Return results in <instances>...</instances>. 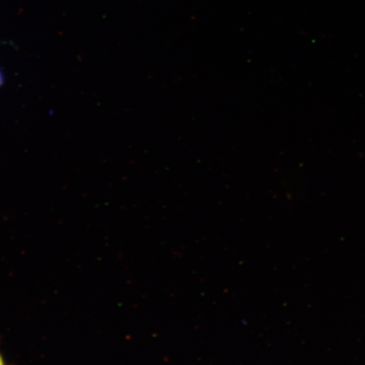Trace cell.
Instances as JSON below:
<instances>
[{
    "label": "cell",
    "mask_w": 365,
    "mask_h": 365,
    "mask_svg": "<svg viewBox=\"0 0 365 365\" xmlns=\"http://www.w3.org/2000/svg\"><path fill=\"white\" fill-rule=\"evenodd\" d=\"M4 81V79L3 73H2L1 70H0V88H1V86H3Z\"/></svg>",
    "instance_id": "1"
},
{
    "label": "cell",
    "mask_w": 365,
    "mask_h": 365,
    "mask_svg": "<svg viewBox=\"0 0 365 365\" xmlns=\"http://www.w3.org/2000/svg\"><path fill=\"white\" fill-rule=\"evenodd\" d=\"M0 365H6V364H4V361L1 354H0Z\"/></svg>",
    "instance_id": "2"
}]
</instances>
